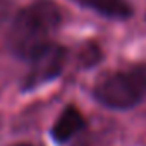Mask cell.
Returning a JSON list of instances; mask_svg holds the SVG:
<instances>
[{
  "mask_svg": "<svg viewBox=\"0 0 146 146\" xmlns=\"http://www.w3.org/2000/svg\"><path fill=\"white\" fill-rule=\"evenodd\" d=\"M78 2L105 17L127 19L132 14V9L127 0H78Z\"/></svg>",
  "mask_w": 146,
  "mask_h": 146,
  "instance_id": "cell-5",
  "label": "cell"
},
{
  "mask_svg": "<svg viewBox=\"0 0 146 146\" xmlns=\"http://www.w3.org/2000/svg\"><path fill=\"white\" fill-rule=\"evenodd\" d=\"M84 125H86V120L79 112V108H76L74 105H69L62 110V113L55 120L52 127V137L57 143H67L76 134H79L84 129Z\"/></svg>",
  "mask_w": 146,
  "mask_h": 146,
  "instance_id": "cell-4",
  "label": "cell"
},
{
  "mask_svg": "<svg viewBox=\"0 0 146 146\" xmlns=\"http://www.w3.org/2000/svg\"><path fill=\"white\" fill-rule=\"evenodd\" d=\"M95 98L108 108H131L146 98V64L115 72L95 88Z\"/></svg>",
  "mask_w": 146,
  "mask_h": 146,
  "instance_id": "cell-2",
  "label": "cell"
},
{
  "mask_svg": "<svg viewBox=\"0 0 146 146\" xmlns=\"http://www.w3.org/2000/svg\"><path fill=\"white\" fill-rule=\"evenodd\" d=\"M81 60H83L84 65H93V64H96V62L100 60V50H98V46L88 45V46L83 50V53H81Z\"/></svg>",
  "mask_w": 146,
  "mask_h": 146,
  "instance_id": "cell-6",
  "label": "cell"
},
{
  "mask_svg": "<svg viewBox=\"0 0 146 146\" xmlns=\"http://www.w3.org/2000/svg\"><path fill=\"white\" fill-rule=\"evenodd\" d=\"M65 57H67L65 48L57 43L50 41L46 46H43L29 60V70L26 78L23 79V90L29 91L60 76L64 64H65Z\"/></svg>",
  "mask_w": 146,
  "mask_h": 146,
  "instance_id": "cell-3",
  "label": "cell"
},
{
  "mask_svg": "<svg viewBox=\"0 0 146 146\" xmlns=\"http://www.w3.org/2000/svg\"><path fill=\"white\" fill-rule=\"evenodd\" d=\"M12 146H33V144H28V143H17V144H12Z\"/></svg>",
  "mask_w": 146,
  "mask_h": 146,
  "instance_id": "cell-7",
  "label": "cell"
},
{
  "mask_svg": "<svg viewBox=\"0 0 146 146\" xmlns=\"http://www.w3.org/2000/svg\"><path fill=\"white\" fill-rule=\"evenodd\" d=\"M62 21V12L52 0H35L12 21L9 29V48L11 52L23 58L31 60L43 46L50 43V35L58 28Z\"/></svg>",
  "mask_w": 146,
  "mask_h": 146,
  "instance_id": "cell-1",
  "label": "cell"
}]
</instances>
